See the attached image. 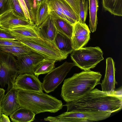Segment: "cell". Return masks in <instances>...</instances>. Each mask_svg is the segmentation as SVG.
Here are the masks:
<instances>
[{"instance_id":"cell-36","label":"cell","mask_w":122,"mask_h":122,"mask_svg":"<svg viewBox=\"0 0 122 122\" xmlns=\"http://www.w3.org/2000/svg\"><path fill=\"white\" fill-rule=\"evenodd\" d=\"M10 122L8 116L2 113L1 116V120L0 122Z\"/></svg>"},{"instance_id":"cell-35","label":"cell","mask_w":122,"mask_h":122,"mask_svg":"<svg viewBox=\"0 0 122 122\" xmlns=\"http://www.w3.org/2000/svg\"><path fill=\"white\" fill-rule=\"evenodd\" d=\"M44 120L45 121L51 122H64V121L57 118L56 117H53L50 116L45 118Z\"/></svg>"},{"instance_id":"cell-3","label":"cell","mask_w":122,"mask_h":122,"mask_svg":"<svg viewBox=\"0 0 122 122\" xmlns=\"http://www.w3.org/2000/svg\"><path fill=\"white\" fill-rule=\"evenodd\" d=\"M17 99L20 107L29 110L36 114L48 112L55 113L61 109V101L44 93L18 90Z\"/></svg>"},{"instance_id":"cell-14","label":"cell","mask_w":122,"mask_h":122,"mask_svg":"<svg viewBox=\"0 0 122 122\" xmlns=\"http://www.w3.org/2000/svg\"><path fill=\"white\" fill-rule=\"evenodd\" d=\"M34 25L29 20L23 19L11 10L0 15V27L9 30L16 27Z\"/></svg>"},{"instance_id":"cell-33","label":"cell","mask_w":122,"mask_h":122,"mask_svg":"<svg viewBox=\"0 0 122 122\" xmlns=\"http://www.w3.org/2000/svg\"><path fill=\"white\" fill-rule=\"evenodd\" d=\"M18 0L24 11L27 19L29 20L30 21L29 15L24 0Z\"/></svg>"},{"instance_id":"cell-34","label":"cell","mask_w":122,"mask_h":122,"mask_svg":"<svg viewBox=\"0 0 122 122\" xmlns=\"http://www.w3.org/2000/svg\"><path fill=\"white\" fill-rule=\"evenodd\" d=\"M5 90L3 88H0V122L1 120L2 112L1 110L2 102L5 95Z\"/></svg>"},{"instance_id":"cell-29","label":"cell","mask_w":122,"mask_h":122,"mask_svg":"<svg viewBox=\"0 0 122 122\" xmlns=\"http://www.w3.org/2000/svg\"><path fill=\"white\" fill-rule=\"evenodd\" d=\"M12 9L11 0H0V15Z\"/></svg>"},{"instance_id":"cell-10","label":"cell","mask_w":122,"mask_h":122,"mask_svg":"<svg viewBox=\"0 0 122 122\" xmlns=\"http://www.w3.org/2000/svg\"><path fill=\"white\" fill-rule=\"evenodd\" d=\"M16 58L19 74H34L37 67L45 58L42 55L35 52Z\"/></svg>"},{"instance_id":"cell-38","label":"cell","mask_w":122,"mask_h":122,"mask_svg":"<svg viewBox=\"0 0 122 122\" xmlns=\"http://www.w3.org/2000/svg\"><path fill=\"white\" fill-rule=\"evenodd\" d=\"M41 0V1H42V0Z\"/></svg>"},{"instance_id":"cell-11","label":"cell","mask_w":122,"mask_h":122,"mask_svg":"<svg viewBox=\"0 0 122 122\" xmlns=\"http://www.w3.org/2000/svg\"><path fill=\"white\" fill-rule=\"evenodd\" d=\"M13 87L17 90L42 92V83L34 74H19L16 78Z\"/></svg>"},{"instance_id":"cell-37","label":"cell","mask_w":122,"mask_h":122,"mask_svg":"<svg viewBox=\"0 0 122 122\" xmlns=\"http://www.w3.org/2000/svg\"><path fill=\"white\" fill-rule=\"evenodd\" d=\"M33 1L34 3V7L35 9L36 10V5L37 3V0H33Z\"/></svg>"},{"instance_id":"cell-7","label":"cell","mask_w":122,"mask_h":122,"mask_svg":"<svg viewBox=\"0 0 122 122\" xmlns=\"http://www.w3.org/2000/svg\"><path fill=\"white\" fill-rule=\"evenodd\" d=\"M75 66L73 62L66 61L54 68L44 78L42 83L43 90L47 93L54 91L63 81L72 68Z\"/></svg>"},{"instance_id":"cell-1","label":"cell","mask_w":122,"mask_h":122,"mask_svg":"<svg viewBox=\"0 0 122 122\" xmlns=\"http://www.w3.org/2000/svg\"><path fill=\"white\" fill-rule=\"evenodd\" d=\"M63 106L66 107L67 112L112 113L122 108V89L111 94L94 89L80 98L66 102Z\"/></svg>"},{"instance_id":"cell-6","label":"cell","mask_w":122,"mask_h":122,"mask_svg":"<svg viewBox=\"0 0 122 122\" xmlns=\"http://www.w3.org/2000/svg\"><path fill=\"white\" fill-rule=\"evenodd\" d=\"M7 30L16 41H29L50 48L64 54L58 49L54 43L46 40L41 35L35 24L18 26Z\"/></svg>"},{"instance_id":"cell-27","label":"cell","mask_w":122,"mask_h":122,"mask_svg":"<svg viewBox=\"0 0 122 122\" xmlns=\"http://www.w3.org/2000/svg\"><path fill=\"white\" fill-rule=\"evenodd\" d=\"M12 3V10L16 15L25 20H27L24 11L18 0H11Z\"/></svg>"},{"instance_id":"cell-25","label":"cell","mask_w":122,"mask_h":122,"mask_svg":"<svg viewBox=\"0 0 122 122\" xmlns=\"http://www.w3.org/2000/svg\"><path fill=\"white\" fill-rule=\"evenodd\" d=\"M0 49L3 51L10 53L16 57L34 52L31 49L25 45L20 46L0 47Z\"/></svg>"},{"instance_id":"cell-28","label":"cell","mask_w":122,"mask_h":122,"mask_svg":"<svg viewBox=\"0 0 122 122\" xmlns=\"http://www.w3.org/2000/svg\"><path fill=\"white\" fill-rule=\"evenodd\" d=\"M29 15L31 22L35 25L36 10L35 9L33 0H24Z\"/></svg>"},{"instance_id":"cell-12","label":"cell","mask_w":122,"mask_h":122,"mask_svg":"<svg viewBox=\"0 0 122 122\" xmlns=\"http://www.w3.org/2000/svg\"><path fill=\"white\" fill-rule=\"evenodd\" d=\"M90 32L86 24H83L79 21L73 25L71 37L72 47L75 50L82 47L90 39Z\"/></svg>"},{"instance_id":"cell-26","label":"cell","mask_w":122,"mask_h":122,"mask_svg":"<svg viewBox=\"0 0 122 122\" xmlns=\"http://www.w3.org/2000/svg\"><path fill=\"white\" fill-rule=\"evenodd\" d=\"M88 9L87 0H79V22L82 24H85L87 15Z\"/></svg>"},{"instance_id":"cell-13","label":"cell","mask_w":122,"mask_h":122,"mask_svg":"<svg viewBox=\"0 0 122 122\" xmlns=\"http://www.w3.org/2000/svg\"><path fill=\"white\" fill-rule=\"evenodd\" d=\"M115 62L110 57L106 59L105 73L103 79L101 83L102 91L108 94L114 93L115 85L117 82L115 79Z\"/></svg>"},{"instance_id":"cell-9","label":"cell","mask_w":122,"mask_h":122,"mask_svg":"<svg viewBox=\"0 0 122 122\" xmlns=\"http://www.w3.org/2000/svg\"><path fill=\"white\" fill-rule=\"evenodd\" d=\"M49 14L57 16L73 25L70 19L73 18L75 13L65 0H48Z\"/></svg>"},{"instance_id":"cell-19","label":"cell","mask_w":122,"mask_h":122,"mask_svg":"<svg viewBox=\"0 0 122 122\" xmlns=\"http://www.w3.org/2000/svg\"><path fill=\"white\" fill-rule=\"evenodd\" d=\"M36 114L31 111L20 107L10 116L11 121L13 122H30L35 119Z\"/></svg>"},{"instance_id":"cell-8","label":"cell","mask_w":122,"mask_h":122,"mask_svg":"<svg viewBox=\"0 0 122 122\" xmlns=\"http://www.w3.org/2000/svg\"><path fill=\"white\" fill-rule=\"evenodd\" d=\"M109 112L89 113L77 112H64L56 117L64 122H87L98 121L109 117Z\"/></svg>"},{"instance_id":"cell-15","label":"cell","mask_w":122,"mask_h":122,"mask_svg":"<svg viewBox=\"0 0 122 122\" xmlns=\"http://www.w3.org/2000/svg\"><path fill=\"white\" fill-rule=\"evenodd\" d=\"M18 90L13 86L5 95L2 102V113L10 116L20 107L17 99Z\"/></svg>"},{"instance_id":"cell-31","label":"cell","mask_w":122,"mask_h":122,"mask_svg":"<svg viewBox=\"0 0 122 122\" xmlns=\"http://www.w3.org/2000/svg\"><path fill=\"white\" fill-rule=\"evenodd\" d=\"M16 40L7 30L0 27V40Z\"/></svg>"},{"instance_id":"cell-39","label":"cell","mask_w":122,"mask_h":122,"mask_svg":"<svg viewBox=\"0 0 122 122\" xmlns=\"http://www.w3.org/2000/svg\"></svg>"},{"instance_id":"cell-18","label":"cell","mask_w":122,"mask_h":122,"mask_svg":"<svg viewBox=\"0 0 122 122\" xmlns=\"http://www.w3.org/2000/svg\"><path fill=\"white\" fill-rule=\"evenodd\" d=\"M54 42L59 51L67 56L74 50L72 46L71 39L58 31Z\"/></svg>"},{"instance_id":"cell-5","label":"cell","mask_w":122,"mask_h":122,"mask_svg":"<svg viewBox=\"0 0 122 122\" xmlns=\"http://www.w3.org/2000/svg\"><path fill=\"white\" fill-rule=\"evenodd\" d=\"M0 85L4 87L7 84L8 91L19 75L17 59L12 54L0 49Z\"/></svg>"},{"instance_id":"cell-17","label":"cell","mask_w":122,"mask_h":122,"mask_svg":"<svg viewBox=\"0 0 122 122\" xmlns=\"http://www.w3.org/2000/svg\"><path fill=\"white\" fill-rule=\"evenodd\" d=\"M36 28L44 38L54 43V40L57 31L51 15L49 14L47 19L39 26H36Z\"/></svg>"},{"instance_id":"cell-2","label":"cell","mask_w":122,"mask_h":122,"mask_svg":"<svg viewBox=\"0 0 122 122\" xmlns=\"http://www.w3.org/2000/svg\"><path fill=\"white\" fill-rule=\"evenodd\" d=\"M102 76L100 72L90 70L74 74L64 80L61 96L66 102L76 100L100 84Z\"/></svg>"},{"instance_id":"cell-23","label":"cell","mask_w":122,"mask_h":122,"mask_svg":"<svg viewBox=\"0 0 122 122\" xmlns=\"http://www.w3.org/2000/svg\"><path fill=\"white\" fill-rule=\"evenodd\" d=\"M89 13V26L92 32L96 31L97 24V12L98 10V0H88Z\"/></svg>"},{"instance_id":"cell-20","label":"cell","mask_w":122,"mask_h":122,"mask_svg":"<svg viewBox=\"0 0 122 122\" xmlns=\"http://www.w3.org/2000/svg\"><path fill=\"white\" fill-rule=\"evenodd\" d=\"M48 1V0L41 1L36 5L35 23L36 26H39L44 22L49 16Z\"/></svg>"},{"instance_id":"cell-22","label":"cell","mask_w":122,"mask_h":122,"mask_svg":"<svg viewBox=\"0 0 122 122\" xmlns=\"http://www.w3.org/2000/svg\"><path fill=\"white\" fill-rule=\"evenodd\" d=\"M50 15L53 18L57 31L71 39L73 25L57 16Z\"/></svg>"},{"instance_id":"cell-30","label":"cell","mask_w":122,"mask_h":122,"mask_svg":"<svg viewBox=\"0 0 122 122\" xmlns=\"http://www.w3.org/2000/svg\"><path fill=\"white\" fill-rule=\"evenodd\" d=\"M25 45L20 41L12 40H0V47L5 46H20Z\"/></svg>"},{"instance_id":"cell-21","label":"cell","mask_w":122,"mask_h":122,"mask_svg":"<svg viewBox=\"0 0 122 122\" xmlns=\"http://www.w3.org/2000/svg\"><path fill=\"white\" fill-rule=\"evenodd\" d=\"M102 8L112 15L122 16V0H102Z\"/></svg>"},{"instance_id":"cell-24","label":"cell","mask_w":122,"mask_h":122,"mask_svg":"<svg viewBox=\"0 0 122 122\" xmlns=\"http://www.w3.org/2000/svg\"><path fill=\"white\" fill-rule=\"evenodd\" d=\"M56 61L54 59L45 58L37 67L34 75L38 77L40 75L48 73L55 68Z\"/></svg>"},{"instance_id":"cell-16","label":"cell","mask_w":122,"mask_h":122,"mask_svg":"<svg viewBox=\"0 0 122 122\" xmlns=\"http://www.w3.org/2000/svg\"><path fill=\"white\" fill-rule=\"evenodd\" d=\"M20 41L31 49L33 52L42 55L45 58H53L57 61H60L66 59L68 56L50 48L27 41Z\"/></svg>"},{"instance_id":"cell-32","label":"cell","mask_w":122,"mask_h":122,"mask_svg":"<svg viewBox=\"0 0 122 122\" xmlns=\"http://www.w3.org/2000/svg\"><path fill=\"white\" fill-rule=\"evenodd\" d=\"M79 16V0H65Z\"/></svg>"},{"instance_id":"cell-4","label":"cell","mask_w":122,"mask_h":122,"mask_svg":"<svg viewBox=\"0 0 122 122\" xmlns=\"http://www.w3.org/2000/svg\"><path fill=\"white\" fill-rule=\"evenodd\" d=\"M72 60L76 66L84 70L94 68L104 59L103 52L99 47H82L71 53Z\"/></svg>"}]
</instances>
